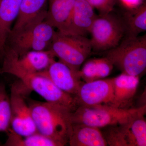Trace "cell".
<instances>
[{"label":"cell","instance_id":"cell-17","mask_svg":"<svg viewBox=\"0 0 146 146\" xmlns=\"http://www.w3.org/2000/svg\"><path fill=\"white\" fill-rule=\"evenodd\" d=\"M48 1V0H22L19 15L11 33L19 31L47 11L46 7Z\"/></svg>","mask_w":146,"mask_h":146},{"label":"cell","instance_id":"cell-22","mask_svg":"<svg viewBox=\"0 0 146 146\" xmlns=\"http://www.w3.org/2000/svg\"><path fill=\"white\" fill-rule=\"evenodd\" d=\"M11 112L10 98L5 86L0 84V132L10 128Z\"/></svg>","mask_w":146,"mask_h":146},{"label":"cell","instance_id":"cell-13","mask_svg":"<svg viewBox=\"0 0 146 146\" xmlns=\"http://www.w3.org/2000/svg\"><path fill=\"white\" fill-rule=\"evenodd\" d=\"M139 83V76L125 73L113 78V99L111 105L121 108L125 107L133 100Z\"/></svg>","mask_w":146,"mask_h":146},{"label":"cell","instance_id":"cell-21","mask_svg":"<svg viewBox=\"0 0 146 146\" xmlns=\"http://www.w3.org/2000/svg\"><path fill=\"white\" fill-rule=\"evenodd\" d=\"M126 33L129 36H138L146 30L145 4L134 9L128 10L122 18Z\"/></svg>","mask_w":146,"mask_h":146},{"label":"cell","instance_id":"cell-5","mask_svg":"<svg viewBox=\"0 0 146 146\" xmlns=\"http://www.w3.org/2000/svg\"><path fill=\"white\" fill-rule=\"evenodd\" d=\"M55 57L73 70L78 72L92 51L90 39L86 36L56 31L49 49Z\"/></svg>","mask_w":146,"mask_h":146},{"label":"cell","instance_id":"cell-19","mask_svg":"<svg viewBox=\"0 0 146 146\" xmlns=\"http://www.w3.org/2000/svg\"><path fill=\"white\" fill-rule=\"evenodd\" d=\"M7 139L5 146H61L57 141L38 131L27 136L18 135L9 128L6 132Z\"/></svg>","mask_w":146,"mask_h":146},{"label":"cell","instance_id":"cell-2","mask_svg":"<svg viewBox=\"0 0 146 146\" xmlns=\"http://www.w3.org/2000/svg\"><path fill=\"white\" fill-rule=\"evenodd\" d=\"M145 105L138 108H121L110 105L79 106L72 113L73 123L103 128L129 122L137 115L146 113Z\"/></svg>","mask_w":146,"mask_h":146},{"label":"cell","instance_id":"cell-14","mask_svg":"<svg viewBox=\"0 0 146 146\" xmlns=\"http://www.w3.org/2000/svg\"><path fill=\"white\" fill-rule=\"evenodd\" d=\"M68 144L71 146H108L100 128L78 123H73Z\"/></svg>","mask_w":146,"mask_h":146},{"label":"cell","instance_id":"cell-20","mask_svg":"<svg viewBox=\"0 0 146 146\" xmlns=\"http://www.w3.org/2000/svg\"><path fill=\"white\" fill-rule=\"evenodd\" d=\"M145 113L140 114L122 124L128 146H146Z\"/></svg>","mask_w":146,"mask_h":146},{"label":"cell","instance_id":"cell-10","mask_svg":"<svg viewBox=\"0 0 146 146\" xmlns=\"http://www.w3.org/2000/svg\"><path fill=\"white\" fill-rule=\"evenodd\" d=\"M113 78L84 82L74 96L78 107L111 105L113 99Z\"/></svg>","mask_w":146,"mask_h":146},{"label":"cell","instance_id":"cell-23","mask_svg":"<svg viewBox=\"0 0 146 146\" xmlns=\"http://www.w3.org/2000/svg\"><path fill=\"white\" fill-rule=\"evenodd\" d=\"M102 132L108 145L128 146L122 125L107 127Z\"/></svg>","mask_w":146,"mask_h":146},{"label":"cell","instance_id":"cell-4","mask_svg":"<svg viewBox=\"0 0 146 146\" xmlns=\"http://www.w3.org/2000/svg\"><path fill=\"white\" fill-rule=\"evenodd\" d=\"M106 57L122 73L139 76L146 68V35H127L117 46L107 51Z\"/></svg>","mask_w":146,"mask_h":146},{"label":"cell","instance_id":"cell-11","mask_svg":"<svg viewBox=\"0 0 146 146\" xmlns=\"http://www.w3.org/2000/svg\"><path fill=\"white\" fill-rule=\"evenodd\" d=\"M97 16L88 0H76L68 21L59 31L65 34L86 36L90 33Z\"/></svg>","mask_w":146,"mask_h":146},{"label":"cell","instance_id":"cell-12","mask_svg":"<svg viewBox=\"0 0 146 146\" xmlns=\"http://www.w3.org/2000/svg\"><path fill=\"white\" fill-rule=\"evenodd\" d=\"M40 73L49 79L58 88L74 97L84 82L82 81L79 71L73 70L59 60H54L45 70Z\"/></svg>","mask_w":146,"mask_h":146},{"label":"cell","instance_id":"cell-1","mask_svg":"<svg viewBox=\"0 0 146 146\" xmlns=\"http://www.w3.org/2000/svg\"><path fill=\"white\" fill-rule=\"evenodd\" d=\"M37 131L57 141L68 144L73 123V111L61 105L30 100L28 102Z\"/></svg>","mask_w":146,"mask_h":146},{"label":"cell","instance_id":"cell-6","mask_svg":"<svg viewBox=\"0 0 146 146\" xmlns=\"http://www.w3.org/2000/svg\"><path fill=\"white\" fill-rule=\"evenodd\" d=\"M0 72L15 76L27 89L37 93L46 102L63 106L73 112L78 107L74 96L58 88L41 73L25 72L12 68L0 70Z\"/></svg>","mask_w":146,"mask_h":146},{"label":"cell","instance_id":"cell-8","mask_svg":"<svg viewBox=\"0 0 146 146\" xmlns=\"http://www.w3.org/2000/svg\"><path fill=\"white\" fill-rule=\"evenodd\" d=\"M10 96V128L21 136H26L37 131L31 109L27 102V89L21 82L11 87Z\"/></svg>","mask_w":146,"mask_h":146},{"label":"cell","instance_id":"cell-18","mask_svg":"<svg viewBox=\"0 0 146 146\" xmlns=\"http://www.w3.org/2000/svg\"><path fill=\"white\" fill-rule=\"evenodd\" d=\"M114 65L106 57L95 58L86 61L79 73L84 82L102 79L109 75Z\"/></svg>","mask_w":146,"mask_h":146},{"label":"cell","instance_id":"cell-3","mask_svg":"<svg viewBox=\"0 0 146 146\" xmlns=\"http://www.w3.org/2000/svg\"><path fill=\"white\" fill-rule=\"evenodd\" d=\"M46 11L19 31L9 34L11 48L18 56L30 51L49 49L56 31L46 21Z\"/></svg>","mask_w":146,"mask_h":146},{"label":"cell","instance_id":"cell-7","mask_svg":"<svg viewBox=\"0 0 146 146\" xmlns=\"http://www.w3.org/2000/svg\"><path fill=\"white\" fill-rule=\"evenodd\" d=\"M90 39L92 50L108 51L120 44L126 33L122 18L112 13L97 16L91 30Z\"/></svg>","mask_w":146,"mask_h":146},{"label":"cell","instance_id":"cell-15","mask_svg":"<svg viewBox=\"0 0 146 146\" xmlns=\"http://www.w3.org/2000/svg\"><path fill=\"white\" fill-rule=\"evenodd\" d=\"M22 0H0V54L3 55L12 29L19 15Z\"/></svg>","mask_w":146,"mask_h":146},{"label":"cell","instance_id":"cell-9","mask_svg":"<svg viewBox=\"0 0 146 146\" xmlns=\"http://www.w3.org/2000/svg\"><path fill=\"white\" fill-rule=\"evenodd\" d=\"M1 70L12 68L25 72L39 73L45 70L55 57L49 50L30 51L18 56L11 48H5Z\"/></svg>","mask_w":146,"mask_h":146},{"label":"cell","instance_id":"cell-16","mask_svg":"<svg viewBox=\"0 0 146 146\" xmlns=\"http://www.w3.org/2000/svg\"><path fill=\"white\" fill-rule=\"evenodd\" d=\"M76 0H48L46 20L58 31L61 30L68 21Z\"/></svg>","mask_w":146,"mask_h":146},{"label":"cell","instance_id":"cell-24","mask_svg":"<svg viewBox=\"0 0 146 146\" xmlns=\"http://www.w3.org/2000/svg\"><path fill=\"white\" fill-rule=\"evenodd\" d=\"M94 9L99 12L100 15L112 13L116 4V0H88Z\"/></svg>","mask_w":146,"mask_h":146},{"label":"cell","instance_id":"cell-25","mask_svg":"<svg viewBox=\"0 0 146 146\" xmlns=\"http://www.w3.org/2000/svg\"><path fill=\"white\" fill-rule=\"evenodd\" d=\"M121 5L127 10L139 7L143 4V0H119Z\"/></svg>","mask_w":146,"mask_h":146}]
</instances>
